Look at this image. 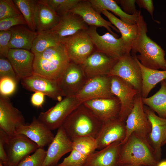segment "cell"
I'll list each match as a JSON object with an SVG mask.
<instances>
[{"mask_svg":"<svg viewBox=\"0 0 166 166\" xmlns=\"http://www.w3.org/2000/svg\"><path fill=\"white\" fill-rule=\"evenodd\" d=\"M69 12L79 16L87 25L104 27L111 34L117 38L118 37L111 28L119 33L118 30L109 21L104 19L100 14L94 10L89 0H81Z\"/></svg>","mask_w":166,"mask_h":166,"instance_id":"cell-23","label":"cell"},{"mask_svg":"<svg viewBox=\"0 0 166 166\" xmlns=\"http://www.w3.org/2000/svg\"><path fill=\"white\" fill-rule=\"evenodd\" d=\"M118 59L97 51L93 52L81 65L88 79L108 75Z\"/></svg>","mask_w":166,"mask_h":166,"instance_id":"cell-18","label":"cell"},{"mask_svg":"<svg viewBox=\"0 0 166 166\" xmlns=\"http://www.w3.org/2000/svg\"><path fill=\"white\" fill-rule=\"evenodd\" d=\"M111 77L100 76L88 79L81 90L75 96L83 103L101 98H113L115 96L111 90Z\"/></svg>","mask_w":166,"mask_h":166,"instance_id":"cell-13","label":"cell"},{"mask_svg":"<svg viewBox=\"0 0 166 166\" xmlns=\"http://www.w3.org/2000/svg\"><path fill=\"white\" fill-rule=\"evenodd\" d=\"M18 82L10 77L0 78V95L8 97L12 95L16 90Z\"/></svg>","mask_w":166,"mask_h":166,"instance_id":"cell-39","label":"cell"},{"mask_svg":"<svg viewBox=\"0 0 166 166\" xmlns=\"http://www.w3.org/2000/svg\"><path fill=\"white\" fill-rule=\"evenodd\" d=\"M123 166H142L137 165H134V164H128V165H124Z\"/></svg>","mask_w":166,"mask_h":166,"instance_id":"cell-48","label":"cell"},{"mask_svg":"<svg viewBox=\"0 0 166 166\" xmlns=\"http://www.w3.org/2000/svg\"><path fill=\"white\" fill-rule=\"evenodd\" d=\"M38 34L31 50L34 54L62 43V39L50 31Z\"/></svg>","mask_w":166,"mask_h":166,"instance_id":"cell-32","label":"cell"},{"mask_svg":"<svg viewBox=\"0 0 166 166\" xmlns=\"http://www.w3.org/2000/svg\"><path fill=\"white\" fill-rule=\"evenodd\" d=\"M61 17L44 0H38L34 19L35 28L38 33L52 30L58 24Z\"/></svg>","mask_w":166,"mask_h":166,"instance_id":"cell-24","label":"cell"},{"mask_svg":"<svg viewBox=\"0 0 166 166\" xmlns=\"http://www.w3.org/2000/svg\"><path fill=\"white\" fill-rule=\"evenodd\" d=\"M34 54L31 51L10 49L7 58L11 64L19 80L34 74Z\"/></svg>","mask_w":166,"mask_h":166,"instance_id":"cell-22","label":"cell"},{"mask_svg":"<svg viewBox=\"0 0 166 166\" xmlns=\"http://www.w3.org/2000/svg\"><path fill=\"white\" fill-rule=\"evenodd\" d=\"M46 152L43 148H39L33 154L22 160L17 166H42Z\"/></svg>","mask_w":166,"mask_h":166,"instance_id":"cell-36","label":"cell"},{"mask_svg":"<svg viewBox=\"0 0 166 166\" xmlns=\"http://www.w3.org/2000/svg\"><path fill=\"white\" fill-rule=\"evenodd\" d=\"M111 77L112 92L118 99L121 104L119 118L125 121L133 108L135 96L140 93L120 77L116 76Z\"/></svg>","mask_w":166,"mask_h":166,"instance_id":"cell-11","label":"cell"},{"mask_svg":"<svg viewBox=\"0 0 166 166\" xmlns=\"http://www.w3.org/2000/svg\"><path fill=\"white\" fill-rule=\"evenodd\" d=\"M70 62L81 65L93 52L94 45L87 32L82 30L62 39Z\"/></svg>","mask_w":166,"mask_h":166,"instance_id":"cell-8","label":"cell"},{"mask_svg":"<svg viewBox=\"0 0 166 166\" xmlns=\"http://www.w3.org/2000/svg\"><path fill=\"white\" fill-rule=\"evenodd\" d=\"M57 25L49 31L61 39L73 35L80 31L87 30L89 26L78 15L70 12L61 17Z\"/></svg>","mask_w":166,"mask_h":166,"instance_id":"cell-26","label":"cell"},{"mask_svg":"<svg viewBox=\"0 0 166 166\" xmlns=\"http://www.w3.org/2000/svg\"><path fill=\"white\" fill-rule=\"evenodd\" d=\"M60 166V165H57V166Z\"/></svg>","mask_w":166,"mask_h":166,"instance_id":"cell-51","label":"cell"},{"mask_svg":"<svg viewBox=\"0 0 166 166\" xmlns=\"http://www.w3.org/2000/svg\"><path fill=\"white\" fill-rule=\"evenodd\" d=\"M159 161L148 140L132 133L122 145L118 162L119 166L134 164L142 166H156Z\"/></svg>","mask_w":166,"mask_h":166,"instance_id":"cell-4","label":"cell"},{"mask_svg":"<svg viewBox=\"0 0 166 166\" xmlns=\"http://www.w3.org/2000/svg\"><path fill=\"white\" fill-rule=\"evenodd\" d=\"M9 137L8 135L4 131L0 129V162L5 166H7L8 164V158L5 145Z\"/></svg>","mask_w":166,"mask_h":166,"instance_id":"cell-43","label":"cell"},{"mask_svg":"<svg viewBox=\"0 0 166 166\" xmlns=\"http://www.w3.org/2000/svg\"><path fill=\"white\" fill-rule=\"evenodd\" d=\"M60 17L69 12L81 0H44Z\"/></svg>","mask_w":166,"mask_h":166,"instance_id":"cell-35","label":"cell"},{"mask_svg":"<svg viewBox=\"0 0 166 166\" xmlns=\"http://www.w3.org/2000/svg\"><path fill=\"white\" fill-rule=\"evenodd\" d=\"M88 79L81 65L70 62L57 81L62 96L75 97Z\"/></svg>","mask_w":166,"mask_h":166,"instance_id":"cell-10","label":"cell"},{"mask_svg":"<svg viewBox=\"0 0 166 166\" xmlns=\"http://www.w3.org/2000/svg\"><path fill=\"white\" fill-rule=\"evenodd\" d=\"M144 109L151 125L148 140L156 159L160 161L162 156L161 147L166 140V118L160 117L146 105H144Z\"/></svg>","mask_w":166,"mask_h":166,"instance_id":"cell-15","label":"cell"},{"mask_svg":"<svg viewBox=\"0 0 166 166\" xmlns=\"http://www.w3.org/2000/svg\"><path fill=\"white\" fill-rule=\"evenodd\" d=\"M160 87L152 96L146 98L142 97L145 105L160 117L166 118V82L165 80L160 82Z\"/></svg>","mask_w":166,"mask_h":166,"instance_id":"cell-31","label":"cell"},{"mask_svg":"<svg viewBox=\"0 0 166 166\" xmlns=\"http://www.w3.org/2000/svg\"><path fill=\"white\" fill-rule=\"evenodd\" d=\"M22 15L13 0H0V20Z\"/></svg>","mask_w":166,"mask_h":166,"instance_id":"cell-37","label":"cell"},{"mask_svg":"<svg viewBox=\"0 0 166 166\" xmlns=\"http://www.w3.org/2000/svg\"><path fill=\"white\" fill-rule=\"evenodd\" d=\"M125 137V121L117 118L103 122L95 138L97 149L100 150L116 142H122Z\"/></svg>","mask_w":166,"mask_h":166,"instance_id":"cell-16","label":"cell"},{"mask_svg":"<svg viewBox=\"0 0 166 166\" xmlns=\"http://www.w3.org/2000/svg\"><path fill=\"white\" fill-rule=\"evenodd\" d=\"M72 149L73 141L61 126L49 145L42 166H55L62 156L70 152Z\"/></svg>","mask_w":166,"mask_h":166,"instance_id":"cell-20","label":"cell"},{"mask_svg":"<svg viewBox=\"0 0 166 166\" xmlns=\"http://www.w3.org/2000/svg\"><path fill=\"white\" fill-rule=\"evenodd\" d=\"M4 77H11L18 82L19 81L9 60L6 58L1 57L0 58V78Z\"/></svg>","mask_w":166,"mask_h":166,"instance_id":"cell-41","label":"cell"},{"mask_svg":"<svg viewBox=\"0 0 166 166\" xmlns=\"http://www.w3.org/2000/svg\"><path fill=\"white\" fill-rule=\"evenodd\" d=\"M88 159L78 152L72 149L70 154L59 165L61 166H84Z\"/></svg>","mask_w":166,"mask_h":166,"instance_id":"cell-38","label":"cell"},{"mask_svg":"<svg viewBox=\"0 0 166 166\" xmlns=\"http://www.w3.org/2000/svg\"><path fill=\"white\" fill-rule=\"evenodd\" d=\"M19 25L27 26L22 15L2 19L0 20V31L9 30L12 27Z\"/></svg>","mask_w":166,"mask_h":166,"instance_id":"cell-40","label":"cell"},{"mask_svg":"<svg viewBox=\"0 0 166 166\" xmlns=\"http://www.w3.org/2000/svg\"><path fill=\"white\" fill-rule=\"evenodd\" d=\"M94 10L99 14L105 10L110 11L118 16L122 21L129 24H136L137 18L141 14L140 10L137 14L131 15L125 13L116 0H89Z\"/></svg>","mask_w":166,"mask_h":166,"instance_id":"cell-29","label":"cell"},{"mask_svg":"<svg viewBox=\"0 0 166 166\" xmlns=\"http://www.w3.org/2000/svg\"><path fill=\"white\" fill-rule=\"evenodd\" d=\"M34 55V74L55 81L59 80L70 62L62 43Z\"/></svg>","mask_w":166,"mask_h":166,"instance_id":"cell-2","label":"cell"},{"mask_svg":"<svg viewBox=\"0 0 166 166\" xmlns=\"http://www.w3.org/2000/svg\"><path fill=\"white\" fill-rule=\"evenodd\" d=\"M165 81H166V79L165 80Z\"/></svg>","mask_w":166,"mask_h":166,"instance_id":"cell-52","label":"cell"},{"mask_svg":"<svg viewBox=\"0 0 166 166\" xmlns=\"http://www.w3.org/2000/svg\"><path fill=\"white\" fill-rule=\"evenodd\" d=\"M116 1L120 4L123 10L128 14H135L140 11L136 9L135 0H120Z\"/></svg>","mask_w":166,"mask_h":166,"instance_id":"cell-44","label":"cell"},{"mask_svg":"<svg viewBox=\"0 0 166 166\" xmlns=\"http://www.w3.org/2000/svg\"><path fill=\"white\" fill-rule=\"evenodd\" d=\"M142 76V87L141 93L143 98L147 97L151 90L156 85L166 79V70L148 69L143 66L138 60Z\"/></svg>","mask_w":166,"mask_h":166,"instance_id":"cell-30","label":"cell"},{"mask_svg":"<svg viewBox=\"0 0 166 166\" xmlns=\"http://www.w3.org/2000/svg\"><path fill=\"white\" fill-rule=\"evenodd\" d=\"M83 103L103 123L119 118L121 104L116 97L91 100Z\"/></svg>","mask_w":166,"mask_h":166,"instance_id":"cell-19","label":"cell"},{"mask_svg":"<svg viewBox=\"0 0 166 166\" xmlns=\"http://www.w3.org/2000/svg\"><path fill=\"white\" fill-rule=\"evenodd\" d=\"M102 124L82 103L69 115L61 126L73 141L76 138L85 136L95 138Z\"/></svg>","mask_w":166,"mask_h":166,"instance_id":"cell-3","label":"cell"},{"mask_svg":"<svg viewBox=\"0 0 166 166\" xmlns=\"http://www.w3.org/2000/svg\"><path fill=\"white\" fill-rule=\"evenodd\" d=\"M166 144V140L164 141V142L163 144V145H164L165 144Z\"/></svg>","mask_w":166,"mask_h":166,"instance_id":"cell-50","label":"cell"},{"mask_svg":"<svg viewBox=\"0 0 166 166\" xmlns=\"http://www.w3.org/2000/svg\"><path fill=\"white\" fill-rule=\"evenodd\" d=\"M136 3L140 8L146 10L153 18L154 7L152 0H136Z\"/></svg>","mask_w":166,"mask_h":166,"instance_id":"cell-46","label":"cell"},{"mask_svg":"<svg viewBox=\"0 0 166 166\" xmlns=\"http://www.w3.org/2000/svg\"><path fill=\"white\" fill-rule=\"evenodd\" d=\"M156 166H166V160L159 161Z\"/></svg>","mask_w":166,"mask_h":166,"instance_id":"cell-47","label":"cell"},{"mask_svg":"<svg viewBox=\"0 0 166 166\" xmlns=\"http://www.w3.org/2000/svg\"><path fill=\"white\" fill-rule=\"evenodd\" d=\"M122 146L121 142L117 141L95 151L88 157L84 166H119Z\"/></svg>","mask_w":166,"mask_h":166,"instance_id":"cell-25","label":"cell"},{"mask_svg":"<svg viewBox=\"0 0 166 166\" xmlns=\"http://www.w3.org/2000/svg\"><path fill=\"white\" fill-rule=\"evenodd\" d=\"M11 38L10 30L0 31V57L7 58L10 48L9 44Z\"/></svg>","mask_w":166,"mask_h":166,"instance_id":"cell-42","label":"cell"},{"mask_svg":"<svg viewBox=\"0 0 166 166\" xmlns=\"http://www.w3.org/2000/svg\"><path fill=\"white\" fill-rule=\"evenodd\" d=\"M21 80L22 87L27 90L42 93L58 101L62 100V96L57 81L35 74Z\"/></svg>","mask_w":166,"mask_h":166,"instance_id":"cell-21","label":"cell"},{"mask_svg":"<svg viewBox=\"0 0 166 166\" xmlns=\"http://www.w3.org/2000/svg\"><path fill=\"white\" fill-rule=\"evenodd\" d=\"M83 102L76 97H65L45 112L38 119L51 130L61 127L69 115Z\"/></svg>","mask_w":166,"mask_h":166,"instance_id":"cell-6","label":"cell"},{"mask_svg":"<svg viewBox=\"0 0 166 166\" xmlns=\"http://www.w3.org/2000/svg\"><path fill=\"white\" fill-rule=\"evenodd\" d=\"M101 13L118 30L126 47L131 52L132 43L138 35V27L137 24L125 22L107 10H105Z\"/></svg>","mask_w":166,"mask_h":166,"instance_id":"cell-28","label":"cell"},{"mask_svg":"<svg viewBox=\"0 0 166 166\" xmlns=\"http://www.w3.org/2000/svg\"><path fill=\"white\" fill-rule=\"evenodd\" d=\"M5 147L8 158L7 166H17L22 160L39 148L35 143L21 134L9 137Z\"/></svg>","mask_w":166,"mask_h":166,"instance_id":"cell-12","label":"cell"},{"mask_svg":"<svg viewBox=\"0 0 166 166\" xmlns=\"http://www.w3.org/2000/svg\"><path fill=\"white\" fill-rule=\"evenodd\" d=\"M15 133L25 136L37 144L39 148H43L49 145L54 137L51 130L35 117L30 124L17 126Z\"/></svg>","mask_w":166,"mask_h":166,"instance_id":"cell-17","label":"cell"},{"mask_svg":"<svg viewBox=\"0 0 166 166\" xmlns=\"http://www.w3.org/2000/svg\"><path fill=\"white\" fill-rule=\"evenodd\" d=\"M116 76L128 82L140 93L142 76L140 67L136 55L127 53L119 58L109 74Z\"/></svg>","mask_w":166,"mask_h":166,"instance_id":"cell-9","label":"cell"},{"mask_svg":"<svg viewBox=\"0 0 166 166\" xmlns=\"http://www.w3.org/2000/svg\"><path fill=\"white\" fill-rule=\"evenodd\" d=\"M144 106L141 94L139 93L135 97L133 108L125 121L126 137L121 142L122 145L133 133L149 140L151 125L144 111Z\"/></svg>","mask_w":166,"mask_h":166,"instance_id":"cell-5","label":"cell"},{"mask_svg":"<svg viewBox=\"0 0 166 166\" xmlns=\"http://www.w3.org/2000/svg\"><path fill=\"white\" fill-rule=\"evenodd\" d=\"M0 166H5L4 165L2 162H0Z\"/></svg>","mask_w":166,"mask_h":166,"instance_id":"cell-49","label":"cell"},{"mask_svg":"<svg viewBox=\"0 0 166 166\" xmlns=\"http://www.w3.org/2000/svg\"><path fill=\"white\" fill-rule=\"evenodd\" d=\"M136 24L138 27V34L132 43L131 55H136L140 64L147 68L166 70L165 52L160 46L147 36V24L141 14L137 18Z\"/></svg>","mask_w":166,"mask_h":166,"instance_id":"cell-1","label":"cell"},{"mask_svg":"<svg viewBox=\"0 0 166 166\" xmlns=\"http://www.w3.org/2000/svg\"><path fill=\"white\" fill-rule=\"evenodd\" d=\"M13 1L23 16L28 27L36 31L34 19L38 0H14Z\"/></svg>","mask_w":166,"mask_h":166,"instance_id":"cell-33","label":"cell"},{"mask_svg":"<svg viewBox=\"0 0 166 166\" xmlns=\"http://www.w3.org/2000/svg\"><path fill=\"white\" fill-rule=\"evenodd\" d=\"M97 27L89 26L87 32L97 50L113 58L119 59L124 55L130 53L121 37L117 38L109 32L102 35L97 32Z\"/></svg>","mask_w":166,"mask_h":166,"instance_id":"cell-7","label":"cell"},{"mask_svg":"<svg viewBox=\"0 0 166 166\" xmlns=\"http://www.w3.org/2000/svg\"><path fill=\"white\" fill-rule=\"evenodd\" d=\"M26 25H19L12 27L10 49H20L31 51L34 40L38 34Z\"/></svg>","mask_w":166,"mask_h":166,"instance_id":"cell-27","label":"cell"},{"mask_svg":"<svg viewBox=\"0 0 166 166\" xmlns=\"http://www.w3.org/2000/svg\"><path fill=\"white\" fill-rule=\"evenodd\" d=\"M45 95L44 93L40 92H34L31 97V104L37 108L42 107L44 102Z\"/></svg>","mask_w":166,"mask_h":166,"instance_id":"cell-45","label":"cell"},{"mask_svg":"<svg viewBox=\"0 0 166 166\" xmlns=\"http://www.w3.org/2000/svg\"><path fill=\"white\" fill-rule=\"evenodd\" d=\"M25 124L21 111L14 106L8 97L0 95V129L10 137L15 134L17 126Z\"/></svg>","mask_w":166,"mask_h":166,"instance_id":"cell-14","label":"cell"},{"mask_svg":"<svg viewBox=\"0 0 166 166\" xmlns=\"http://www.w3.org/2000/svg\"><path fill=\"white\" fill-rule=\"evenodd\" d=\"M72 141V149L78 152L88 158L97 149L96 139L92 137H81Z\"/></svg>","mask_w":166,"mask_h":166,"instance_id":"cell-34","label":"cell"}]
</instances>
